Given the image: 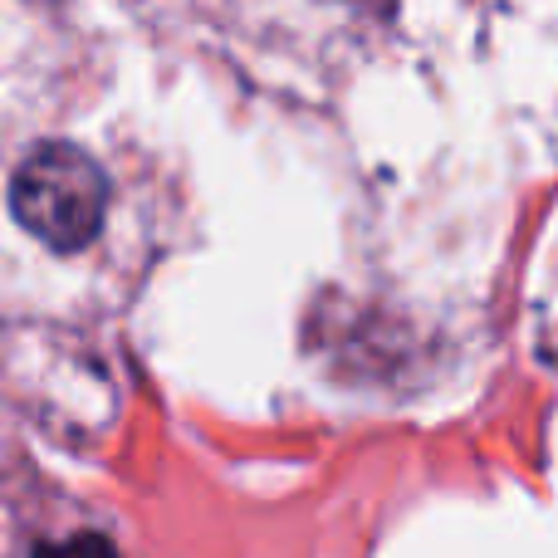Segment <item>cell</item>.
Returning <instances> with one entry per match:
<instances>
[{
    "instance_id": "7a4b0ae2",
    "label": "cell",
    "mask_w": 558,
    "mask_h": 558,
    "mask_svg": "<svg viewBox=\"0 0 558 558\" xmlns=\"http://www.w3.org/2000/svg\"><path fill=\"white\" fill-rule=\"evenodd\" d=\"M35 558H118V554L104 534H74V539H64V544H45Z\"/></svg>"
},
{
    "instance_id": "6da1fadb",
    "label": "cell",
    "mask_w": 558,
    "mask_h": 558,
    "mask_svg": "<svg viewBox=\"0 0 558 558\" xmlns=\"http://www.w3.org/2000/svg\"><path fill=\"white\" fill-rule=\"evenodd\" d=\"M10 211L49 251L74 255L94 245L108 216V177L84 147L49 143L20 162L10 182Z\"/></svg>"
}]
</instances>
